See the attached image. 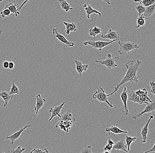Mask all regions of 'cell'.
Wrapping results in <instances>:
<instances>
[{"label": "cell", "mask_w": 155, "mask_h": 153, "mask_svg": "<svg viewBox=\"0 0 155 153\" xmlns=\"http://www.w3.org/2000/svg\"><path fill=\"white\" fill-rule=\"evenodd\" d=\"M10 14V11L9 9H7V8H4V10L0 12V14L2 18H5V16H9Z\"/></svg>", "instance_id": "cell-34"}, {"label": "cell", "mask_w": 155, "mask_h": 153, "mask_svg": "<svg viewBox=\"0 0 155 153\" xmlns=\"http://www.w3.org/2000/svg\"><path fill=\"white\" fill-rule=\"evenodd\" d=\"M26 150V149L24 148H22L20 146H18L16 149H14V150H10L9 151H8V152L12 153H23L24 151Z\"/></svg>", "instance_id": "cell-33"}, {"label": "cell", "mask_w": 155, "mask_h": 153, "mask_svg": "<svg viewBox=\"0 0 155 153\" xmlns=\"http://www.w3.org/2000/svg\"><path fill=\"white\" fill-rule=\"evenodd\" d=\"M119 59L120 58L119 57L112 58L111 54H108L107 55L106 59L102 61L95 60V62L97 63H100L105 66L107 69H111V68H114L118 66V65L116 64V62L119 61Z\"/></svg>", "instance_id": "cell-4"}, {"label": "cell", "mask_w": 155, "mask_h": 153, "mask_svg": "<svg viewBox=\"0 0 155 153\" xmlns=\"http://www.w3.org/2000/svg\"><path fill=\"white\" fill-rule=\"evenodd\" d=\"M149 117L150 118H149L147 122L141 129V133L140 134V135L142 136L141 141H142V143H146V141H147V135H148V131H149L148 127H149V123H150L151 120L154 118L153 115H149Z\"/></svg>", "instance_id": "cell-13"}, {"label": "cell", "mask_w": 155, "mask_h": 153, "mask_svg": "<svg viewBox=\"0 0 155 153\" xmlns=\"http://www.w3.org/2000/svg\"><path fill=\"white\" fill-rule=\"evenodd\" d=\"M3 66L5 69H8V66H9V62L8 61H5L3 63Z\"/></svg>", "instance_id": "cell-40"}, {"label": "cell", "mask_w": 155, "mask_h": 153, "mask_svg": "<svg viewBox=\"0 0 155 153\" xmlns=\"http://www.w3.org/2000/svg\"><path fill=\"white\" fill-rule=\"evenodd\" d=\"M82 8H84L86 13H87V18H88V19H90V15L91 14H93V13H95V14H98V15H99L100 17H101V13L100 12L98 11L97 10L94 9L91 5H87L86 4H85L83 5Z\"/></svg>", "instance_id": "cell-19"}, {"label": "cell", "mask_w": 155, "mask_h": 153, "mask_svg": "<svg viewBox=\"0 0 155 153\" xmlns=\"http://www.w3.org/2000/svg\"><path fill=\"white\" fill-rule=\"evenodd\" d=\"M118 44L120 46V49L118 52L121 55H125L131 51L139 48V46L135 44L134 42H120V41H119Z\"/></svg>", "instance_id": "cell-2"}, {"label": "cell", "mask_w": 155, "mask_h": 153, "mask_svg": "<svg viewBox=\"0 0 155 153\" xmlns=\"http://www.w3.org/2000/svg\"><path fill=\"white\" fill-rule=\"evenodd\" d=\"M155 12V4L149 6L145 7V12L143 14V16L145 20H147L152 16Z\"/></svg>", "instance_id": "cell-20"}, {"label": "cell", "mask_w": 155, "mask_h": 153, "mask_svg": "<svg viewBox=\"0 0 155 153\" xmlns=\"http://www.w3.org/2000/svg\"><path fill=\"white\" fill-rule=\"evenodd\" d=\"M74 62L76 65V67L74 68L76 69L79 76L82 77V72L87 71V68L89 67V65L88 64H84L82 62L77 60H75Z\"/></svg>", "instance_id": "cell-15"}, {"label": "cell", "mask_w": 155, "mask_h": 153, "mask_svg": "<svg viewBox=\"0 0 155 153\" xmlns=\"http://www.w3.org/2000/svg\"><path fill=\"white\" fill-rule=\"evenodd\" d=\"M19 88L14 83H12L11 88L10 91L8 94L10 95H19Z\"/></svg>", "instance_id": "cell-29"}, {"label": "cell", "mask_w": 155, "mask_h": 153, "mask_svg": "<svg viewBox=\"0 0 155 153\" xmlns=\"http://www.w3.org/2000/svg\"><path fill=\"white\" fill-rule=\"evenodd\" d=\"M89 34L91 36L93 37L94 39L95 38L97 35L100 34L102 33L101 29L97 27V25L94 28H91L88 31Z\"/></svg>", "instance_id": "cell-25"}, {"label": "cell", "mask_w": 155, "mask_h": 153, "mask_svg": "<svg viewBox=\"0 0 155 153\" xmlns=\"http://www.w3.org/2000/svg\"><path fill=\"white\" fill-rule=\"evenodd\" d=\"M101 1H104V2H105L108 5H111V3H110L109 0H101Z\"/></svg>", "instance_id": "cell-44"}, {"label": "cell", "mask_w": 155, "mask_h": 153, "mask_svg": "<svg viewBox=\"0 0 155 153\" xmlns=\"http://www.w3.org/2000/svg\"><path fill=\"white\" fill-rule=\"evenodd\" d=\"M15 67V64L14 62H9V66H8V69L12 70L14 69Z\"/></svg>", "instance_id": "cell-41"}, {"label": "cell", "mask_w": 155, "mask_h": 153, "mask_svg": "<svg viewBox=\"0 0 155 153\" xmlns=\"http://www.w3.org/2000/svg\"><path fill=\"white\" fill-rule=\"evenodd\" d=\"M115 42L114 40H111L110 42L101 41H88L84 42L83 44L85 46L91 45L94 49H98L99 51H101L104 48L108 46L109 45L112 44Z\"/></svg>", "instance_id": "cell-5"}, {"label": "cell", "mask_w": 155, "mask_h": 153, "mask_svg": "<svg viewBox=\"0 0 155 153\" xmlns=\"http://www.w3.org/2000/svg\"><path fill=\"white\" fill-rule=\"evenodd\" d=\"M2 32L0 30V35H1V34H2Z\"/></svg>", "instance_id": "cell-46"}, {"label": "cell", "mask_w": 155, "mask_h": 153, "mask_svg": "<svg viewBox=\"0 0 155 153\" xmlns=\"http://www.w3.org/2000/svg\"><path fill=\"white\" fill-rule=\"evenodd\" d=\"M155 0H142L141 4L145 7L149 6L155 4Z\"/></svg>", "instance_id": "cell-32"}, {"label": "cell", "mask_w": 155, "mask_h": 153, "mask_svg": "<svg viewBox=\"0 0 155 153\" xmlns=\"http://www.w3.org/2000/svg\"><path fill=\"white\" fill-rule=\"evenodd\" d=\"M112 150H120L125 152H128L129 151L127 150V145L125 143L124 140V139L118 141L117 143L114 144L112 147Z\"/></svg>", "instance_id": "cell-17"}, {"label": "cell", "mask_w": 155, "mask_h": 153, "mask_svg": "<svg viewBox=\"0 0 155 153\" xmlns=\"http://www.w3.org/2000/svg\"><path fill=\"white\" fill-rule=\"evenodd\" d=\"M152 152H155V143L154 144L153 146V147H152L151 149L148 150V151H145L144 153H150Z\"/></svg>", "instance_id": "cell-42"}, {"label": "cell", "mask_w": 155, "mask_h": 153, "mask_svg": "<svg viewBox=\"0 0 155 153\" xmlns=\"http://www.w3.org/2000/svg\"><path fill=\"white\" fill-rule=\"evenodd\" d=\"M107 143H109V144H111V145H114V144H115L114 142L113 141H112V140L110 139V138H108V141H107Z\"/></svg>", "instance_id": "cell-43"}, {"label": "cell", "mask_w": 155, "mask_h": 153, "mask_svg": "<svg viewBox=\"0 0 155 153\" xmlns=\"http://www.w3.org/2000/svg\"><path fill=\"white\" fill-rule=\"evenodd\" d=\"M63 23L66 27V29L63 32L64 34L69 35L71 32H76L78 28L77 25L75 23H67L65 21H63Z\"/></svg>", "instance_id": "cell-16"}, {"label": "cell", "mask_w": 155, "mask_h": 153, "mask_svg": "<svg viewBox=\"0 0 155 153\" xmlns=\"http://www.w3.org/2000/svg\"><path fill=\"white\" fill-rule=\"evenodd\" d=\"M92 98L94 99H97L98 101L101 102H105L110 108L114 107L112 102H109L107 99V97L105 93L104 89L101 87L99 88L97 91L95 92L92 95Z\"/></svg>", "instance_id": "cell-3"}, {"label": "cell", "mask_w": 155, "mask_h": 153, "mask_svg": "<svg viewBox=\"0 0 155 153\" xmlns=\"http://www.w3.org/2000/svg\"><path fill=\"white\" fill-rule=\"evenodd\" d=\"M30 127H31V126L29 125H27L25 126L24 127L20 129L19 130L17 131V132H15L13 134L9 135V136L7 135L5 139L9 140L11 141V143L12 145H13L15 141L19 138L22 133H23V132H24V131L26 130V129Z\"/></svg>", "instance_id": "cell-10"}, {"label": "cell", "mask_w": 155, "mask_h": 153, "mask_svg": "<svg viewBox=\"0 0 155 153\" xmlns=\"http://www.w3.org/2000/svg\"><path fill=\"white\" fill-rule=\"evenodd\" d=\"M30 0H24V2H23V3L21 4V5H20V6L18 8H17V11H19L20 10H21V9H22V8L24 7V6L25 5V4H26V3H27L29 1H30Z\"/></svg>", "instance_id": "cell-39"}, {"label": "cell", "mask_w": 155, "mask_h": 153, "mask_svg": "<svg viewBox=\"0 0 155 153\" xmlns=\"http://www.w3.org/2000/svg\"><path fill=\"white\" fill-rule=\"evenodd\" d=\"M0 98H1L4 101V107H6L8 105V102L13 98V95H10L8 93L5 91L0 92Z\"/></svg>", "instance_id": "cell-22"}, {"label": "cell", "mask_w": 155, "mask_h": 153, "mask_svg": "<svg viewBox=\"0 0 155 153\" xmlns=\"http://www.w3.org/2000/svg\"><path fill=\"white\" fill-rule=\"evenodd\" d=\"M136 94L139 97L145 96H148V92L145 88H143L142 90L138 89V90L135 91Z\"/></svg>", "instance_id": "cell-30"}, {"label": "cell", "mask_w": 155, "mask_h": 153, "mask_svg": "<svg viewBox=\"0 0 155 153\" xmlns=\"http://www.w3.org/2000/svg\"><path fill=\"white\" fill-rule=\"evenodd\" d=\"M142 64L141 61L137 60L136 61L134 59L133 60H130L126 63V67L127 68V72L124 77L117 84L114 91L111 93L107 95V97H109L116 93L119 88L122 85H124L127 82L130 83H137L138 82V78L140 76H137V72L139 70V66Z\"/></svg>", "instance_id": "cell-1"}, {"label": "cell", "mask_w": 155, "mask_h": 153, "mask_svg": "<svg viewBox=\"0 0 155 153\" xmlns=\"http://www.w3.org/2000/svg\"><path fill=\"white\" fill-rule=\"evenodd\" d=\"M146 20L144 18L143 14L138 16L137 20V26L136 27V28H138L140 27H143L145 25Z\"/></svg>", "instance_id": "cell-27"}, {"label": "cell", "mask_w": 155, "mask_h": 153, "mask_svg": "<svg viewBox=\"0 0 155 153\" xmlns=\"http://www.w3.org/2000/svg\"><path fill=\"white\" fill-rule=\"evenodd\" d=\"M105 131L108 132V134L110 135V132L118 134L124 133L127 134V131L122 130L121 129L118 127V124H114L113 125L111 126L110 128H105Z\"/></svg>", "instance_id": "cell-18"}, {"label": "cell", "mask_w": 155, "mask_h": 153, "mask_svg": "<svg viewBox=\"0 0 155 153\" xmlns=\"http://www.w3.org/2000/svg\"><path fill=\"white\" fill-rule=\"evenodd\" d=\"M65 103V102H64L59 106H56L54 108H50L49 112L51 113V116L48 120L49 121H51L54 117H57V116L59 117V118H61V111L62 109L63 106L64 105Z\"/></svg>", "instance_id": "cell-11"}, {"label": "cell", "mask_w": 155, "mask_h": 153, "mask_svg": "<svg viewBox=\"0 0 155 153\" xmlns=\"http://www.w3.org/2000/svg\"><path fill=\"white\" fill-rule=\"evenodd\" d=\"M150 86H151V90L150 92L153 95H155V82L154 81H150Z\"/></svg>", "instance_id": "cell-38"}, {"label": "cell", "mask_w": 155, "mask_h": 153, "mask_svg": "<svg viewBox=\"0 0 155 153\" xmlns=\"http://www.w3.org/2000/svg\"><path fill=\"white\" fill-rule=\"evenodd\" d=\"M142 1V0H134V2H135L139 3H141Z\"/></svg>", "instance_id": "cell-45"}, {"label": "cell", "mask_w": 155, "mask_h": 153, "mask_svg": "<svg viewBox=\"0 0 155 153\" xmlns=\"http://www.w3.org/2000/svg\"><path fill=\"white\" fill-rule=\"evenodd\" d=\"M19 5V4L15 3V4H13L12 3H10L6 5L5 6L4 8L9 9L11 13H12L13 14V16L17 17L18 15L20 14L19 11H17V8L16 6Z\"/></svg>", "instance_id": "cell-23"}, {"label": "cell", "mask_w": 155, "mask_h": 153, "mask_svg": "<svg viewBox=\"0 0 155 153\" xmlns=\"http://www.w3.org/2000/svg\"><path fill=\"white\" fill-rule=\"evenodd\" d=\"M146 105L144 110L141 111L139 114H137L136 115L132 116V119L136 120L138 118H139L140 116L143 114H146V113H151V112H153L155 110V101H153L151 103H148Z\"/></svg>", "instance_id": "cell-9"}, {"label": "cell", "mask_w": 155, "mask_h": 153, "mask_svg": "<svg viewBox=\"0 0 155 153\" xmlns=\"http://www.w3.org/2000/svg\"><path fill=\"white\" fill-rule=\"evenodd\" d=\"M58 28H53V35L56 38L61 42L63 44H64L68 47H72L74 45V42H73L69 41L63 35L61 34L58 32Z\"/></svg>", "instance_id": "cell-6"}, {"label": "cell", "mask_w": 155, "mask_h": 153, "mask_svg": "<svg viewBox=\"0 0 155 153\" xmlns=\"http://www.w3.org/2000/svg\"><path fill=\"white\" fill-rule=\"evenodd\" d=\"M81 153H93L91 151V146L89 145L82 149V151H81Z\"/></svg>", "instance_id": "cell-37"}, {"label": "cell", "mask_w": 155, "mask_h": 153, "mask_svg": "<svg viewBox=\"0 0 155 153\" xmlns=\"http://www.w3.org/2000/svg\"><path fill=\"white\" fill-rule=\"evenodd\" d=\"M113 145L109 144V143H107L106 146L104 147V151L103 152V153H110L111 152V150H112V147Z\"/></svg>", "instance_id": "cell-36"}, {"label": "cell", "mask_w": 155, "mask_h": 153, "mask_svg": "<svg viewBox=\"0 0 155 153\" xmlns=\"http://www.w3.org/2000/svg\"><path fill=\"white\" fill-rule=\"evenodd\" d=\"M31 153H49V150L48 148H46L44 149V151H43L41 149H36L35 148L34 149L31 151Z\"/></svg>", "instance_id": "cell-35"}, {"label": "cell", "mask_w": 155, "mask_h": 153, "mask_svg": "<svg viewBox=\"0 0 155 153\" xmlns=\"http://www.w3.org/2000/svg\"><path fill=\"white\" fill-rule=\"evenodd\" d=\"M128 96L127 100L133 101L139 104H143L139 100V96L136 94L135 91H132L130 92Z\"/></svg>", "instance_id": "cell-24"}, {"label": "cell", "mask_w": 155, "mask_h": 153, "mask_svg": "<svg viewBox=\"0 0 155 153\" xmlns=\"http://www.w3.org/2000/svg\"><path fill=\"white\" fill-rule=\"evenodd\" d=\"M74 123L69 121H59L58 124L55 126V128L60 127L61 129L64 131L65 132H68L71 126L73 125Z\"/></svg>", "instance_id": "cell-12"}, {"label": "cell", "mask_w": 155, "mask_h": 153, "mask_svg": "<svg viewBox=\"0 0 155 153\" xmlns=\"http://www.w3.org/2000/svg\"><path fill=\"white\" fill-rule=\"evenodd\" d=\"M60 118L58 120L59 121H69L73 123L75 121V118L73 116L71 111L70 109H68L66 113L63 114L62 116L61 115V118Z\"/></svg>", "instance_id": "cell-21"}, {"label": "cell", "mask_w": 155, "mask_h": 153, "mask_svg": "<svg viewBox=\"0 0 155 153\" xmlns=\"http://www.w3.org/2000/svg\"><path fill=\"white\" fill-rule=\"evenodd\" d=\"M35 105L34 107V109L35 111V114L38 115V114L39 110L43 107L45 103L46 102L45 99L43 98L41 95L40 94H38L36 96Z\"/></svg>", "instance_id": "cell-14"}, {"label": "cell", "mask_w": 155, "mask_h": 153, "mask_svg": "<svg viewBox=\"0 0 155 153\" xmlns=\"http://www.w3.org/2000/svg\"><path fill=\"white\" fill-rule=\"evenodd\" d=\"M135 9L138 12V15L139 16L143 14L145 11V7L144 6L140 5L136 6Z\"/></svg>", "instance_id": "cell-31"}, {"label": "cell", "mask_w": 155, "mask_h": 153, "mask_svg": "<svg viewBox=\"0 0 155 153\" xmlns=\"http://www.w3.org/2000/svg\"><path fill=\"white\" fill-rule=\"evenodd\" d=\"M59 2L61 5V8L66 12H68L69 10H74V8L71 7V5L68 3L66 0H59Z\"/></svg>", "instance_id": "cell-26"}, {"label": "cell", "mask_w": 155, "mask_h": 153, "mask_svg": "<svg viewBox=\"0 0 155 153\" xmlns=\"http://www.w3.org/2000/svg\"><path fill=\"white\" fill-rule=\"evenodd\" d=\"M137 137H132L131 136H128L127 135L126 136V144L127 148V150L128 151L130 150V147L131 144L132 143V142H134L137 139Z\"/></svg>", "instance_id": "cell-28"}, {"label": "cell", "mask_w": 155, "mask_h": 153, "mask_svg": "<svg viewBox=\"0 0 155 153\" xmlns=\"http://www.w3.org/2000/svg\"><path fill=\"white\" fill-rule=\"evenodd\" d=\"M101 38L104 39L114 40L115 42L120 41V34L116 31H113L110 29L107 33L105 32L102 33L101 35Z\"/></svg>", "instance_id": "cell-8"}, {"label": "cell", "mask_w": 155, "mask_h": 153, "mask_svg": "<svg viewBox=\"0 0 155 153\" xmlns=\"http://www.w3.org/2000/svg\"><path fill=\"white\" fill-rule=\"evenodd\" d=\"M124 90L123 92L120 94V98L123 104H124V107L122 109H120V110L122 111L123 114H124L125 116L128 114V109L127 108V101L128 95L127 92V88L125 85L124 84Z\"/></svg>", "instance_id": "cell-7"}]
</instances>
